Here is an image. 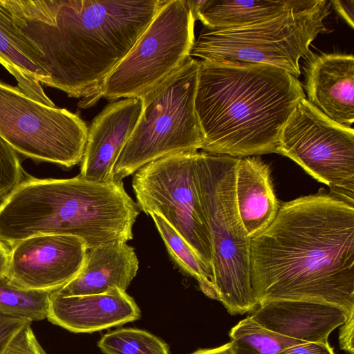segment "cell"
<instances>
[{
  "mask_svg": "<svg viewBox=\"0 0 354 354\" xmlns=\"http://www.w3.org/2000/svg\"><path fill=\"white\" fill-rule=\"evenodd\" d=\"M250 281L259 304L306 300L354 313V200L319 191L284 203L251 239Z\"/></svg>",
  "mask_w": 354,
  "mask_h": 354,
  "instance_id": "6da1fadb",
  "label": "cell"
},
{
  "mask_svg": "<svg viewBox=\"0 0 354 354\" xmlns=\"http://www.w3.org/2000/svg\"><path fill=\"white\" fill-rule=\"evenodd\" d=\"M50 87L95 102L102 84L166 0H1Z\"/></svg>",
  "mask_w": 354,
  "mask_h": 354,
  "instance_id": "7a4b0ae2",
  "label": "cell"
},
{
  "mask_svg": "<svg viewBox=\"0 0 354 354\" xmlns=\"http://www.w3.org/2000/svg\"><path fill=\"white\" fill-rule=\"evenodd\" d=\"M304 98L298 78L278 67L199 60L201 149L237 158L277 153L283 128Z\"/></svg>",
  "mask_w": 354,
  "mask_h": 354,
  "instance_id": "3957f363",
  "label": "cell"
},
{
  "mask_svg": "<svg viewBox=\"0 0 354 354\" xmlns=\"http://www.w3.org/2000/svg\"><path fill=\"white\" fill-rule=\"evenodd\" d=\"M140 212L122 180L30 176L0 203V241L12 247L30 236L70 235L82 239L87 249L127 242Z\"/></svg>",
  "mask_w": 354,
  "mask_h": 354,
  "instance_id": "277c9868",
  "label": "cell"
},
{
  "mask_svg": "<svg viewBox=\"0 0 354 354\" xmlns=\"http://www.w3.org/2000/svg\"><path fill=\"white\" fill-rule=\"evenodd\" d=\"M239 158L198 152L197 190L209 229L212 283L227 311L242 314L259 306L250 281V242L236 203V170Z\"/></svg>",
  "mask_w": 354,
  "mask_h": 354,
  "instance_id": "5b68a950",
  "label": "cell"
},
{
  "mask_svg": "<svg viewBox=\"0 0 354 354\" xmlns=\"http://www.w3.org/2000/svg\"><path fill=\"white\" fill-rule=\"evenodd\" d=\"M199 60L190 55L162 82L141 96L143 109L113 167L122 180L156 160L201 149L195 109Z\"/></svg>",
  "mask_w": 354,
  "mask_h": 354,
  "instance_id": "8992f818",
  "label": "cell"
},
{
  "mask_svg": "<svg viewBox=\"0 0 354 354\" xmlns=\"http://www.w3.org/2000/svg\"><path fill=\"white\" fill-rule=\"evenodd\" d=\"M330 1L319 0L304 10H291L249 26L230 30L204 28L195 40L191 57L207 61L263 64L283 69L296 77L300 59L313 53L310 46L319 33H328L324 24L330 13Z\"/></svg>",
  "mask_w": 354,
  "mask_h": 354,
  "instance_id": "52a82bcc",
  "label": "cell"
},
{
  "mask_svg": "<svg viewBox=\"0 0 354 354\" xmlns=\"http://www.w3.org/2000/svg\"><path fill=\"white\" fill-rule=\"evenodd\" d=\"M195 21L192 0H166L104 80L95 102L141 97L172 75L190 55Z\"/></svg>",
  "mask_w": 354,
  "mask_h": 354,
  "instance_id": "ba28073f",
  "label": "cell"
},
{
  "mask_svg": "<svg viewBox=\"0 0 354 354\" xmlns=\"http://www.w3.org/2000/svg\"><path fill=\"white\" fill-rule=\"evenodd\" d=\"M87 134L78 115L45 105L0 81V136L17 152L70 168L82 160Z\"/></svg>",
  "mask_w": 354,
  "mask_h": 354,
  "instance_id": "9c48e42d",
  "label": "cell"
},
{
  "mask_svg": "<svg viewBox=\"0 0 354 354\" xmlns=\"http://www.w3.org/2000/svg\"><path fill=\"white\" fill-rule=\"evenodd\" d=\"M197 153L174 154L145 165L133 174L132 187L140 210L162 216L212 271L210 234L197 190Z\"/></svg>",
  "mask_w": 354,
  "mask_h": 354,
  "instance_id": "30bf717a",
  "label": "cell"
},
{
  "mask_svg": "<svg viewBox=\"0 0 354 354\" xmlns=\"http://www.w3.org/2000/svg\"><path fill=\"white\" fill-rule=\"evenodd\" d=\"M277 153L327 185L330 192L354 200V130L335 123L306 98L285 124Z\"/></svg>",
  "mask_w": 354,
  "mask_h": 354,
  "instance_id": "8fae6325",
  "label": "cell"
},
{
  "mask_svg": "<svg viewBox=\"0 0 354 354\" xmlns=\"http://www.w3.org/2000/svg\"><path fill=\"white\" fill-rule=\"evenodd\" d=\"M86 250L75 236H30L11 247L6 276L22 288L54 292L79 274Z\"/></svg>",
  "mask_w": 354,
  "mask_h": 354,
  "instance_id": "7c38bea8",
  "label": "cell"
},
{
  "mask_svg": "<svg viewBox=\"0 0 354 354\" xmlns=\"http://www.w3.org/2000/svg\"><path fill=\"white\" fill-rule=\"evenodd\" d=\"M143 109L141 97L108 104L88 127L80 176L97 183L114 180L113 167L135 129Z\"/></svg>",
  "mask_w": 354,
  "mask_h": 354,
  "instance_id": "4fadbf2b",
  "label": "cell"
},
{
  "mask_svg": "<svg viewBox=\"0 0 354 354\" xmlns=\"http://www.w3.org/2000/svg\"><path fill=\"white\" fill-rule=\"evenodd\" d=\"M306 60V100L335 123L351 127L354 122L353 55L313 54Z\"/></svg>",
  "mask_w": 354,
  "mask_h": 354,
  "instance_id": "5bb4252c",
  "label": "cell"
},
{
  "mask_svg": "<svg viewBox=\"0 0 354 354\" xmlns=\"http://www.w3.org/2000/svg\"><path fill=\"white\" fill-rule=\"evenodd\" d=\"M140 310L126 291L63 297L51 292L48 319L76 333H93L136 321Z\"/></svg>",
  "mask_w": 354,
  "mask_h": 354,
  "instance_id": "9a60e30c",
  "label": "cell"
},
{
  "mask_svg": "<svg viewBox=\"0 0 354 354\" xmlns=\"http://www.w3.org/2000/svg\"><path fill=\"white\" fill-rule=\"evenodd\" d=\"M264 328L304 342L328 343L330 333L347 315L340 307L306 300H270L250 315Z\"/></svg>",
  "mask_w": 354,
  "mask_h": 354,
  "instance_id": "2e32d148",
  "label": "cell"
},
{
  "mask_svg": "<svg viewBox=\"0 0 354 354\" xmlns=\"http://www.w3.org/2000/svg\"><path fill=\"white\" fill-rule=\"evenodd\" d=\"M139 262L127 242L115 241L87 249L79 274L58 290L63 297L106 293L114 288L126 291L136 276Z\"/></svg>",
  "mask_w": 354,
  "mask_h": 354,
  "instance_id": "e0dca14e",
  "label": "cell"
},
{
  "mask_svg": "<svg viewBox=\"0 0 354 354\" xmlns=\"http://www.w3.org/2000/svg\"><path fill=\"white\" fill-rule=\"evenodd\" d=\"M238 213L248 237L267 228L279 209L269 166L257 157L239 159L235 180Z\"/></svg>",
  "mask_w": 354,
  "mask_h": 354,
  "instance_id": "ac0fdd59",
  "label": "cell"
},
{
  "mask_svg": "<svg viewBox=\"0 0 354 354\" xmlns=\"http://www.w3.org/2000/svg\"><path fill=\"white\" fill-rule=\"evenodd\" d=\"M0 63L15 77L24 93L45 105L56 106L41 86V84L50 86V79L39 54L17 28L1 0Z\"/></svg>",
  "mask_w": 354,
  "mask_h": 354,
  "instance_id": "d6986e66",
  "label": "cell"
},
{
  "mask_svg": "<svg viewBox=\"0 0 354 354\" xmlns=\"http://www.w3.org/2000/svg\"><path fill=\"white\" fill-rule=\"evenodd\" d=\"M319 0L192 1L196 20L211 30H230L256 24L291 10L309 8Z\"/></svg>",
  "mask_w": 354,
  "mask_h": 354,
  "instance_id": "ffe728a7",
  "label": "cell"
},
{
  "mask_svg": "<svg viewBox=\"0 0 354 354\" xmlns=\"http://www.w3.org/2000/svg\"><path fill=\"white\" fill-rule=\"evenodd\" d=\"M229 335L234 354H277L286 348L304 342L270 330L251 316L232 328Z\"/></svg>",
  "mask_w": 354,
  "mask_h": 354,
  "instance_id": "44dd1931",
  "label": "cell"
},
{
  "mask_svg": "<svg viewBox=\"0 0 354 354\" xmlns=\"http://www.w3.org/2000/svg\"><path fill=\"white\" fill-rule=\"evenodd\" d=\"M150 216L174 261L181 269L198 281L201 290L207 296L217 299L212 283V271L205 266L188 243L162 216L157 214H151Z\"/></svg>",
  "mask_w": 354,
  "mask_h": 354,
  "instance_id": "7402d4cb",
  "label": "cell"
},
{
  "mask_svg": "<svg viewBox=\"0 0 354 354\" xmlns=\"http://www.w3.org/2000/svg\"><path fill=\"white\" fill-rule=\"evenodd\" d=\"M51 292L22 288L6 275L0 277V312L31 322L41 321L48 317Z\"/></svg>",
  "mask_w": 354,
  "mask_h": 354,
  "instance_id": "603a6c76",
  "label": "cell"
},
{
  "mask_svg": "<svg viewBox=\"0 0 354 354\" xmlns=\"http://www.w3.org/2000/svg\"><path fill=\"white\" fill-rule=\"evenodd\" d=\"M105 354H169L168 345L140 329L119 328L102 336L97 343Z\"/></svg>",
  "mask_w": 354,
  "mask_h": 354,
  "instance_id": "cb8c5ba5",
  "label": "cell"
},
{
  "mask_svg": "<svg viewBox=\"0 0 354 354\" xmlns=\"http://www.w3.org/2000/svg\"><path fill=\"white\" fill-rule=\"evenodd\" d=\"M23 180V169L15 149L0 136V198Z\"/></svg>",
  "mask_w": 354,
  "mask_h": 354,
  "instance_id": "d4e9b609",
  "label": "cell"
},
{
  "mask_svg": "<svg viewBox=\"0 0 354 354\" xmlns=\"http://www.w3.org/2000/svg\"><path fill=\"white\" fill-rule=\"evenodd\" d=\"M26 324L9 341L1 354H46L30 327Z\"/></svg>",
  "mask_w": 354,
  "mask_h": 354,
  "instance_id": "484cf974",
  "label": "cell"
},
{
  "mask_svg": "<svg viewBox=\"0 0 354 354\" xmlns=\"http://www.w3.org/2000/svg\"><path fill=\"white\" fill-rule=\"evenodd\" d=\"M29 322H31L0 312V354L12 337Z\"/></svg>",
  "mask_w": 354,
  "mask_h": 354,
  "instance_id": "4316f807",
  "label": "cell"
},
{
  "mask_svg": "<svg viewBox=\"0 0 354 354\" xmlns=\"http://www.w3.org/2000/svg\"><path fill=\"white\" fill-rule=\"evenodd\" d=\"M277 354H335L328 343L304 342L286 348Z\"/></svg>",
  "mask_w": 354,
  "mask_h": 354,
  "instance_id": "83f0119b",
  "label": "cell"
},
{
  "mask_svg": "<svg viewBox=\"0 0 354 354\" xmlns=\"http://www.w3.org/2000/svg\"><path fill=\"white\" fill-rule=\"evenodd\" d=\"M341 326L339 333L340 347L348 354H354V313L348 315Z\"/></svg>",
  "mask_w": 354,
  "mask_h": 354,
  "instance_id": "f1b7e54d",
  "label": "cell"
},
{
  "mask_svg": "<svg viewBox=\"0 0 354 354\" xmlns=\"http://www.w3.org/2000/svg\"><path fill=\"white\" fill-rule=\"evenodd\" d=\"M330 3L348 24L353 28L354 0H333Z\"/></svg>",
  "mask_w": 354,
  "mask_h": 354,
  "instance_id": "f546056e",
  "label": "cell"
},
{
  "mask_svg": "<svg viewBox=\"0 0 354 354\" xmlns=\"http://www.w3.org/2000/svg\"><path fill=\"white\" fill-rule=\"evenodd\" d=\"M10 249L0 241V277L6 274L10 256Z\"/></svg>",
  "mask_w": 354,
  "mask_h": 354,
  "instance_id": "4dcf8cb0",
  "label": "cell"
},
{
  "mask_svg": "<svg viewBox=\"0 0 354 354\" xmlns=\"http://www.w3.org/2000/svg\"><path fill=\"white\" fill-rule=\"evenodd\" d=\"M192 354H234L230 342L210 349H200Z\"/></svg>",
  "mask_w": 354,
  "mask_h": 354,
  "instance_id": "1f68e13d",
  "label": "cell"
}]
</instances>
